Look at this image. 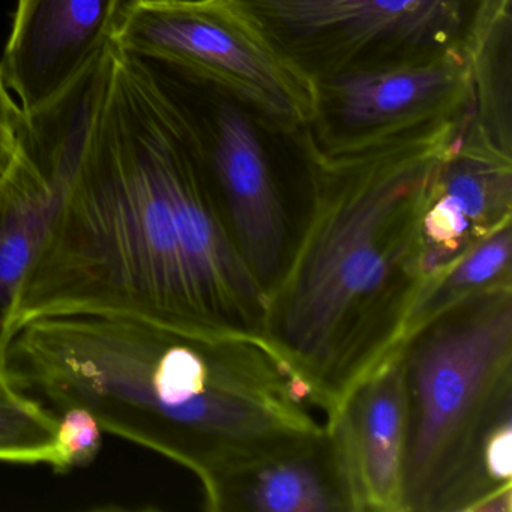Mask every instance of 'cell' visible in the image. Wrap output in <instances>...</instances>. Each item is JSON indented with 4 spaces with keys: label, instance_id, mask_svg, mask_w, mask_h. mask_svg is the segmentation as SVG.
Instances as JSON below:
<instances>
[{
    "label": "cell",
    "instance_id": "1",
    "mask_svg": "<svg viewBox=\"0 0 512 512\" xmlns=\"http://www.w3.org/2000/svg\"><path fill=\"white\" fill-rule=\"evenodd\" d=\"M26 139L61 176L52 227L7 325L67 314L262 332L266 295L239 253L187 128L109 41Z\"/></svg>",
    "mask_w": 512,
    "mask_h": 512
},
{
    "label": "cell",
    "instance_id": "2",
    "mask_svg": "<svg viewBox=\"0 0 512 512\" xmlns=\"http://www.w3.org/2000/svg\"><path fill=\"white\" fill-rule=\"evenodd\" d=\"M4 368L26 392L85 407L106 433L190 470L205 503L230 473L325 430L307 383L262 332L38 317L8 338Z\"/></svg>",
    "mask_w": 512,
    "mask_h": 512
},
{
    "label": "cell",
    "instance_id": "3",
    "mask_svg": "<svg viewBox=\"0 0 512 512\" xmlns=\"http://www.w3.org/2000/svg\"><path fill=\"white\" fill-rule=\"evenodd\" d=\"M467 115L341 157H323L302 134L307 214L266 292L263 334L301 374L323 422L403 344L424 286L422 203Z\"/></svg>",
    "mask_w": 512,
    "mask_h": 512
},
{
    "label": "cell",
    "instance_id": "4",
    "mask_svg": "<svg viewBox=\"0 0 512 512\" xmlns=\"http://www.w3.org/2000/svg\"><path fill=\"white\" fill-rule=\"evenodd\" d=\"M397 353L403 512H458L485 442L512 419V284L464 299Z\"/></svg>",
    "mask_w": 512,
    "mask_h": 512
},
{
    "label": "cell",
    "instance_id": "5",
    "mask_svg": "<svg viewBox=\"0 0 512 512\" xmlns=\"http://www.w3.org/2000/svg\"><path fill=\"white\" fill-rule=\"evenodd\" d=\"M307 82L470 62L512 0H224Z\"/></svg>",
    "mask_w": 512,
    "mask_h": 512
},
{
    "label": "cell",
    "instance_id": "6",
    "mask_svg": "<svg viewBox=\"0 0 512 512\" xmlns=\"http://www.w3.org/2000/svg\"><path fill=\"white\" fill-rule=\"evenodd\" d=\"M124 52L187 128L230 235L266 295L295 239L281 158L301 133L281 130L235 95L184 68Z\"/></svg>",
    "mask_w": 512,
    "mask_h": 512
},
{
    "label": "cell",
    "instance_id": "7",
    "mask_svg": "<svg viewBox=\"0 0 512 512\" xmlns=\"http://www.w3.org/2000/svg\"><path fill=\"white\" fill-rule=\"evenodd\" d=\"M112 40L214 83L287 133H302L310 122L311 83L224 0H127Z\"/></svg>",
    "mask_w": 512,
    "mask_h": 512
},
{
    "label": "cell",
    "instance_id": "8",
    "mask_svg": "<svg viewBox=\"0 0 512 512\" xmlns=\"http://www.w3.org/2000/svg\"><path fill=\"white\" fill-rule=\"evenodd\" d=\"M311 86L305 136L331 158L466 115L472 104L470 62L454 59L355 71Z\"/></svg>",
    "mask_w": 512,
    "mask_h": 512
},
{
    "label": "cell",
    "instance_id": "9",
    "mask_svg": "<svg viewBox=\"0 0 512 512\" xmlns=\"http://www.w3.org/2000/svg\"><path fill=\"white\" fill-rule=\"evenodd\" d=\"M127 0H17L0 61L25 118L58 103L91 68Z\"/></svg>",
    "mask_w": 512,
    "mask_h": 512
},
{
    "label": "cell",
    "instance_id": "10",
    "mask_svg": "<svg viewBox=\"0 0 512 512\" xmlns=\"http://www.w3.org/2000/svg\"><path fill=\"white\" fill-rule=\"evenodd\" d=\"M466 119L437 163L422 203L424 283L491 232L512 223V158L466 134Z\"/></svg>",
    "mask_w": 512,
    "mask_h": 512
},
{
    "label": "cell",
    "instance_id": "11",
    "mask_svg": "<svg viewBox=\"0 0 512 512\" xmlns=\"http://www.w3.org/2000/svg\"><path fill=\"white\" fill-rule=\"evenodd\" d=\"M403 374L395 353L349 395L325 428L355 512H403Z\"/></svg>",
    "mask_w": 512,
    "mask_h": 512
},
{
    "label": "cell",
    "instance_id": "12",
    "mask_svg": "<svg viewBox=\"0 0 512 512\" xmlns=\"http://www.w3.org/2000/svg\"><path fill=\"white\" fill-rule=\"evenodd\" d=\"M211 512H355L328 430L230 473L205 503Z\"/></svg>",
    "mask_w": 512,
    "mask_h": 512
},
{
    "label": "cell",
    "instance_id": "13",
    "mask_svg": "<svg viewBox=\"0 0 512 512\" xmlns=\"http://www.w3.org/2000/svg\"><path fill=\"white\" fill-rule=\"evenodd\" d=\"M26 157L0 190V367L17 290L34 263L61 202L62 182L47 155L26 140Z\"/></svg>",
    "mask_w": 512,
    "mask_h": 512
},
{
    "label": "cell",
    "instance_id": "14",
    "mask_svg": "<svg viewBox=\"0 0 512 512\" xmlns=\"http://www.w3.org/2000/svg\"><path fill=\"white\" fill-rule=\"evenodd\" d=\"M472 104L464 131L512 158V11L497 20L470 61Z\"/></svg>",
    "mask_w": 512,
    "mask_h": 512
},
{
    "label": "cell",
    "instance_id": "15",
    "mask_svg": "<svg viewBox=\"0 0 512 512\" xmlns=\"http://www.w3.org/2000/svg\"><path fill=\"white\" fill-rule=\"evenodd\" d=\"M512 223L491 232L460 259L425 281L407 322L404 341L425 323L485 290L512 284ZM403 346V344H401Z\"/></svg>",
    "mask_w": 512,
    "mask_h": 512
},
{
    "label": "cell",
    "instance_id": "16",
    "mask_svg": "<svg viewBox=\"0 0 512 512\" xmlns=\"http://www.w3.org/2000/svg\"><path fill=\"white\" fill-rule=\"evenodd\" d=\"M56 436L58 413L31 397L0 367V461L52 467Z\"/></svg>",
    "mask_w": 512,
    "mask_h": 512
},
{
    "label": "cell",
    "instance_id": "17",
    "mask_svg": "<svg viewBox=\"0 0 512 512\" xmlns=\"http://www.w3.org/2000/svg\"><path fill=\"white\" fill-rule=\"evenodd\" d=\"M104 433L106 431L98 419L85 407L68 406L61 409L52 469L56 473H67L94 463L103 448Z\"/></svg>",
    "mask_w": 512,
    "mask_h": 512
},
{
    "label": "cell",
    "instance_id": "18",
    "mask_svg": "<svg viewBox=\"0 0 512 512\" xmlns=\"http://www.w3.org/2000/svg\"><path fill=\"white\" fill-rule=\"evenodd\" d=\"M26 119L11 97L0 67V178L10 181L26 157Z\"/></svg>",
    "mask_w": 512,
    "mask_h": 512
},
{
    "label": "cell",
    "instance_id": "19",
    "mask_svg": "<svg viewBox=\"0 0 512 512\" xmlns=\"http://www.w3.org/2000/svg\"><path fill=\"white\" fill-rule=\"evenodd\" d=\"M5 184H7V181L5 179L0 178V190L5 187Z\"/></svg>",
    "mask_w": 512,
    "mask_h": 512
}]
</instances>
